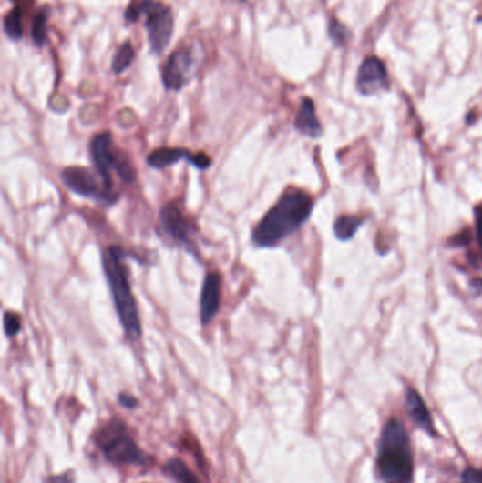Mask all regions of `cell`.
Listing matches in <instances>:
<instances>
[{
  "label": "cell",
  "mask_w": 482,
  "mask_h": 483,
  "mask_svg": "<svg viewBox=\"0 0 482 483\" xmlns=\"http://www.w3.org/2000/svg\"><path fill=\"white\" fill-rule=\"evenodd\" d=\"M22 329V321L20 317L16 313L7 311L5 314V331H6L7 337H16Z\"/></svg>",
  "instance_id": "44dd1931"
},
{
  "label": "cell",
  "mask_w": 482,
  "mask_h": 483,
  "mask_svg": "<svg viewBox=\"0 0 482 483\" xmlns=\"http://www.w3.org/2000/svg\"><path fill=\"white\" fill-rule=\"evenodd\" d=\"M160 225L164 234L168 235L173 242L184 245V247H191L192 226L179 206L173 204L164 206L160 212Z\"/></svg>",
  "instance_id": "30bf717a"
},
{
  "label": "cell",
  "mask_w": 482,
  "mask_h": 483,
  "mask_svg": "<svg viewBox=\"0 0 482 483\" xmlns=\"http://www.w3.org/2000/svg\"><path fill=\"white\" fill-rule=\"evenodd\" d=\"M48 20H50V7L46 6L38 10L33 17L32 42L36 47H45L48 42Z\"/></svg>",
  "instance_id": "9a60e30c"
},
{
  "label": "cell",
  "mask_w": 482,
  "mask_h": 483,
  "mask_svg": "<svg viewBox=\"0 0 482 483\" xmlns=\"http://www.w3.org/2000/svg\"><path fill=\"white\" fill-rule=\"evenodd\" d=\"M166 471L179 483H200L196 475L190 471L189 467L180 459H171L166 465Z\"/></svg>",
  "instance_id": "ac0fdd59"
},
{
  "label": "cell",
  "mask_w": 482,
  "mask_h": 483,
  "mask_svg": "<svg viewBox=\"0 0 482 483\" xmlns=\"http://www.w3.org/2000/svg\"><path fill=\"white\" fill-rule=\"evenodd\" d=\"M294 125H296V129L302 132L303 135H306V136H322V125H320L319 117L315 114L314 102L312 99L303 98Z\"/></svg>",
  "instance_id": "5bb4252c"
},
{
  "label": "cell",
  "mask_w": 482,
  "mask_h": 483,
  "mask_svg": "<svg viewBox=\"0 0 482 483\" xmlns=\"http://www.w3.org/2000/svg\"><path fill=\"white\" fill-rule=\"evenodd\" d=\"M376 467L384 483L413 482L412 444L405 424L399 418H389L382 429Z\"/></svg>",
  "instance_id": "7a4b0ae2"
},
{
  "label": "cell",
  "mask_w": 482,
  "mask_h": 483,
  "mask_svg": "<svg viewBox=\"0 0 482 483\" xmlns=\"http://www.w3.org/2000/svg\"><path fill=\"white\" fill-rule=\"evenodd\" d=\"M133 61H135V48H133L132 43H122V45L115 53L114 58H112V71L117 75H120L132 65Z\"/></svg>",
  "instance_id": "e0dca14e"
},
{
  "label": "cell",
  "mask_w": 482,
  "mask_h": 483,
  "mask_svg": "<svg viewBox=\"0 0 482 483\" xmlns=\"http://www.w3.org/2000/svg\"><path fill=\"white\" fill-rule=\"evenodd\" d=\"M313 206L312 196L304 191L296 188L287 191L255 227L253 242L261 247L281 244L309 219Z\"/></svg>",
  "instance_id": "6da1fadb"
},
{
  "label": "cell",
  "mask_w": 482,
  "mask_h": 483,
  "mask_svg": "<svg viewBox=\"0 0 482 483\" xmlns=\"http://www.w3.org/2000/svg\"><path fill=\"white\" fill-rule=\"evenodd\" d=\"M97 444L105 457L115 464H148L149 458L145 452L136 444L123 421L118 418H114L99 429Z\"/></svg>",
  "instance_id": "5b68a950"
},
{
  "label": "cell",
  "mask_w": 482,
  "mask_h": 483,
  "mask_svg": "<svg viewBox=\"0 0 482 483\" xmlns=\"http://www.w3.org/2000/svg\"><path fill=\"white\" fill-rule=\"evenodd\" d=\"M91 156L95 168L111 188H114L112 173H117L125 183L135 181V168L129 157L122 150L115 147L111 133H99L94 137L91 143Z\"/></svg>",
  "instance_id": "8992f818"
},
{
  "label": "cell",
  "mask_w": 482,
  "mask_h": 483,
  "mask_svg": "<svg viewBox=\"0 0 482 483\" xmlns=\"http://www.w3.org/2000/svg\"><path fill=\"white\" fill-rule=\"evenodd\" d=\"M361 224H363V221L360 218H356V216H350V215L340 216L334 225L335 235L341 240L351 239Z\"/></svg>",
  "instance_id": "d6986e66"
},
{
  "label": "cell",
  "mask_w": 482,
  "mask_h": 483,
  "mask_svg": "<svg viewBox=\"0 0 482 483\" xmlns=\"http://www.w3.org/2000/svg\"><path fill=\"white\" fill-rule=\"evenodd\" d=\"M476 227H477V237H478V244L482 249V208H479L478 211H477Z\"/></svg>",
  "instance_id": "cb8c5ba5"
},
{
  "label": "cell",
  "mask_w": 482,
  "mask_h": 483,
  "mask_svg": "<svg viewBox=\"0 0 482 483\" xmlns=\"http://www.w3.org/2000/svg\"><path fill=\"white\" fill-rule=\"evenodd\" d=\"M61 178L67 188L78 196L95 199L108 206H112L117 201L118 196L114 193V188L105 183L98 171L95 173L89 168L68 167L63 171Z\"/></svg>",
  "instance_id": "52a82bcc"
},
{
  "label": "cell",
  "mask_w": 482,
  "mask_h": 483,
  "mask_svg": "<svg viewBox=\"0 0 482 483\" xmlns=\"http://www.w3.org/2000/svg\"><path fill=\"white\" fill-rule=\"evenodd\" d=\"M127 253L120 247H109L104 255V272L107 276L112 297H114L115 310L119 317L128 338L136 341L142 335L139 311L130 288L129 273L125 263Z\"/></svg>",
  "instance_id": "3957f363"
},
{
  "label": "cell",
  "mask_w": 482,
  "mask_h": 483,
  "mask_svg": "<svg viewBox=\"0 0 482 483\" xmlns=\"http://www.w3.org/2000/svg\"><path fill=\"white\" fill-rule=\"evenodd\" d=\"M48 483H71L70 475H63V477L51 478Z\"/></svg>",
  "instance_id": "d4e9b609"
},
{
  "label": "cell",
  "mask_w": 482,
  "mask_h": 483,
  "mask_svg": "<svg viewBox=\"0 0 482 483\" xmlns=\"http://www.w3.org/2000/svg\"><path fill=\"white\" fill-rule=\"evenodd\" d=\"M406 411L410 420L416 424L420 429L429 436H436L435 423H433L432 414L423 401L422 396L415 390L409 388L406 395Z\"/></svg>",
  "instance_id": "4fadbf2b"
},
{
  "label": "cell",
  "mask_w": 482,
  "mask_h": 483,
  "mask_svg": "<svg viewBox=\"0 0 482 483\" xmlns=\"http://www.w3.org/2000/svg\"><path fill=\"white\" fill-rule=\"evenodd\" d=\"M328 33H330V37H332L333 42L337 45H345V43L348 42V38H350V32H348L347 27L341 25L338 20H332V22H330Z\"/></svg>",
  "instance_id": "ffe728a7"
},
{
  "label": "cell",
  "mask_w": 482,
  "mask_h": 483,
  "mask_svg": "<svg viewBox=\"0 0 482 483\" xmlns=\"http://www.w3.org/2000/svg\"><path fill=\"white\" fill-rule=\"evenodd\" d=\"M463 483H482V469L478 468H467L461 475Z\"/></svg>",
  "instance_id": "7402d4cb"
},
{
  "label": "cell",
  "mask_w": 482,
  "mask_h": 483,
  "mask_svg": "<svg viewBox=\"0 0 482 483\" xmlns=\"http://www.w3.org/2000/svg\"><path fill=\"white\" fill-rule=\"evenodd\" d=\"M120 403L127 408H135L138 406V400L128 393H122L119 397Z\"/></svg>",
  "instance_id": "603a6c76"
},
{
  "label": "cell",
  "mask_w": 482,
  "mask_h": 483,
  "mask_svg": "<svg viewBox=\"0 0 482 483\" xmlns=\"http://www.w3.org/2000/svg\"><path fill=\"white\" fill-rule=\"evenodd\" d=\"M199 68V55L194 45H183L170 54L161 70V79L169 91L179 92L190 83Z\"/></svg>",
  "instance_id": "ba28073f"
},
{
  "label": "cell",
  "mask_w": 482,
  "mask_h": 483,
  "mask_svg": "<svg viewBox=\"0 0 482 483\" xmlns=\"http://www.w3.org/2000/svg\"><path fill=\"white\" fill-rule=\"evenodd\" d=\"M146 16V32H148L150 53L160 55L168 50L174 33L173 10L168 5L156 0H140L139 4L128 7V22L133 23Z\"/></svg>",
  "instance_id": "277c9868"
},
{
  "label": "cell",
  "mask_w": 482,
  "mask_h": 483,
  "mask_svg": "<svg viewBox=\"0 0 482 483\" xmlns=\"http://www.w3.org/2000/svg\"><path fill=\"white\" fill-rule=\"evenodd\" d=\"M5 35L13 40L19 42L23 37V10L19 6L13 7L4 19Z\"/></svg>",
  "instance_id": "2e32d148"
},
{
  "label": "cell",
  "mask_w": 482,
  "mask_h": 483,
  "mask_svg": "<svg viewBox=\"0 0 482 483\" xmlns=\"http://www.w3.org/2000/svg\"><path fill=\"white\" fill-rule=\"evenodd\" d=\"M221 276L210 273L202 283L201 300H200V313H201L202 326H209L221 306Z\"/></svg>",
  "instance_id": "7c38bea8"
},
{
  "label": "cell",
  "mask_w": 482,
  "mask_h": 483,
  "mask_svg": "<svg viewBox=\"0 0 482 483\" xmlns=\"http://www.w3.org/2000/svg\"><path fill=\"white\" fill-rule=\"evenodd\" d=\"M180 160H187L190 165L197 168H201V170L209 168L211 166V158L205 155V153L191 155L189 150L176 149V147L155 150V152L149 156L148 165L153 168H164L176 165Z\"/></svg>",
  "instance_id": "8fae6325"
},
{
  "label": "cell",
  "mask_w": 482,
  "mask_h": 483,
  "mask_svg": "<svg viewBox=\"0 0 482 483\" xmlns=\"http://www.w3.org/2000/svg\"><path fill=\"white\" fill-rule=\"evenodd\" d=\"M356 86L364 96H374L376 92L389 89L388 71L384 61L378 57H366L358 70Z\"/></svg>",
  "instance_id": "9c48e42d"
}]
</instances>
